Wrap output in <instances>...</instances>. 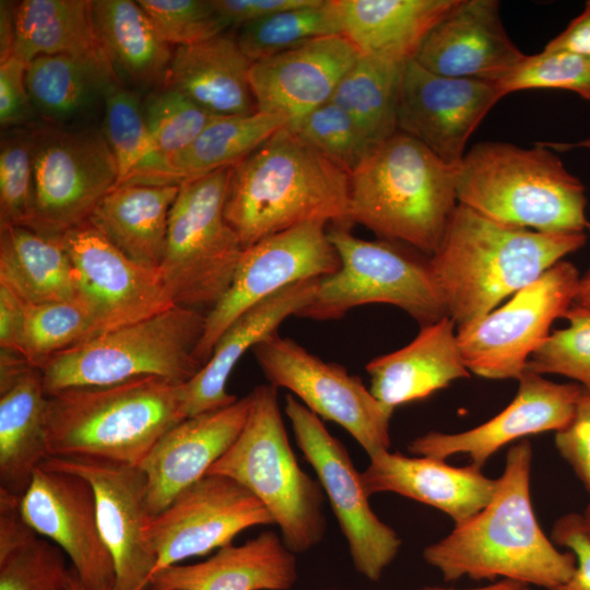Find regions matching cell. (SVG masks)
Returning <instances> with one entry per match:
<instances>
[{
  "label": "cell",
  "instance_id": "obj_1",
  "mask_svg": "<svg viewBox=\"0 0 590 590\" xmlns=\"http://www.w3.org/2000/svg\"><path fill=\"white\" fill-rule=\"evenodd\" d=\"M532 446H511L496 491L474 516L423 551L446 581L509 579L552 589L567 581L576 558L562 552L540 527L531 502Z\"/></svg>",
  "mask_w": 590,
  "mask_h": 590
},
{
  "label": "cell",
  "instance_id": "obj_2",
  "mask_svg": "<svg viewBox=\"0 0 590 590\" xmlns=\"http://www.w3.org/2000/svg\"><path fill=\"white\" fill-rule=\"evenodd\" d=\"M586 240L585 232L512 226L458 203L429 263L447 314L460 329L493 311Z\"/></svg>",
  "mask_w": 590,
  "mask_h": 590
},
{
  "label": "cell",
  "instance_id": "obj_3",
  "mask_svg": "<svg viewBox=\"0 0 590 590\" xmlns=\"http://www.w3.org/2000/svg\"><path fill=\"white\" fill-rule=\"evenodd\" d=\"M350 173L288 127L232 167L224 214L245 248L320 221L350 228Z\"/></svg>",
  "mask_w": 590,
  "mask_h": 590
},
{
  "label": "cell",
  "instance_id": "obj_4",
  "mask_svg": "<svg viewBox=\"0 0 590 590\" xmlns=\"http://www.w3.org/2000/svg\"><path fill=\"white\" fill-rule=\"evenodd\" d=\"M184 384L144 376L47 394L45 433L50 457L140 467L160 438L186 418Z\"/></svg>",
  "mask_w": 590,
  "mask_h": 590
},
{
  "label": "cell",
  "instance_id": "obj_5",
  "mask_svg": "<svg viewBox=\"0 0 590 590\" xmlns=\"http://www.w3.org/2000/svg\"><path fill=\"white\" fill-rule=\"evenodd\" d=\"M458 205L455 167L398 131L350 174V225L432 257Z\"/></svg>",
  "mask_w": 590,
  "mask_h": 590
},
{
  "label": "cell",
  "instance_id": "obj_6",
  "mask_svg": "<svg viewBox=\"0 0 590 590\" xmlns=\"http://www.w3.org/2000/svg\"><path fill=\"white\" fill-rule=\"evenodd\" d=\"M458 203L494 221L538 232H583L586 189L553 150L481 142L455 167Z\"/></svg>",
  "mask_w": 590,
  "mask_h": 590
},
{
  "label": "cell",
  "instance_id": "obj_7",
  "mask_svg": "<svg viewBox=\"0 0 590 590\" xmlns=\"http://www.w3.org/2000/svg\"><path fill=\"white\" fill-rule=\"evenodd\" d=\"M243 429L208 474L234 479L264 506L293 553L320 543L327 530L324 493L298 464L284 427L278 388L256 387Z\"/></svg>",
  "mask_w": 590,
  "mask_h": 590
},
{
  "label": "cell",
  "instance_id": "obj_8",
  "mask_svg": "<svg viewBox=\"0 0 590 590\" xmlns=\"http://www.w3.org/2000/svg\"><path fill=\"white\" fill-rule=\"evenodd\" d=\"M204 322L199 309L176 305L64 350L39 368L46 394L144 376L187 382L203 366L196 349Z\"/></svg>",
  "mask_w": 590,
  "mask_h": 590
},
{
  "label": "cell",
  "instance_id": "obj_9",
  "mask_svg": "<svg viewBox=\"0 0 590 590\" xmlns=\"http://www.w3.org/2000/svg\"><path fill=\"white\" fill-rule=\"evenodd\" d=\"M328 235L340 268L319 280L314 298L298 317L334 320L367 304L396 306L421 327L448 316L429 257L403 244L358 238L343 226L330 225Z\"/></svg>",
  "mask_w": 590,
  "mask_h": 590
},
{
  "label": "cell",
  "instance_id": "obj_10",
  "mask_svg": "<svg viewBox=\"0 0 590 590\" xmlns=\"http://www.w3.org/2000/svg\"><path fill=\"white\" fill-rule=\"evenodd\" d=\"M232 167L179 186L160 272L175 305L209 310L231 285L244 247L224 214Z\"/></svg>",
  "mask_w": 590,
  "mask_h": 590
},
{
  "label": "cell",
  "instance_id": "obj_11",
  "mask_svg": "<svg viewBox=\"0 0 590 590\" xmlns=\"http://www.w3.org/2000/svg\"><path fill=\"white\" fill-rule=\"evenodd\" d=\"M33 214L27 228L60 239L90 221L118 170L102 130L47 125L31 131Z\"/></svg>",
  "mask_w": 590,
  "mask_h": 590
},
{
  "label": "cell",
  "instance_id": "obj_12",
  "mask_svg": "<svg viewBox=\"0 0 590 590\" xmlns=\"http://www.w3.org/2000/svg\"><path fill=\"white\" fill-rule=\"evenodd\" d=\"M579 279L577 268L560 260L502 307L457 329L468 370L487 379L518 380L553 321L570 308Z\"/></svg>",
  "mask_w": 590,
  "mask_h": 590
},
{
  "label": "cell",
  "instance_id": "obj_13",
  "mask_svg": "<svg viewBox=\"0 0 590 590\" xmlns=\"http://www.w3.org/2000/svg\"><path fill=\"white\" fill-rule=\"evenodd\" d=\"M252 353L270 385L291 391L319 418L339 424L368 457L389 450L394 410L378 401L359 377L278 332Z\"/></svg>",
  "mask_w": 590,
  "mask_h": 590
},
{
  "label": "cell",
  "instance_id": "obj_14",
  "mask_svg": "<svg viewBox=\"0 0 590 590\" xmlns=\"http://www.w3.org/2000/svg\"><path fill=\"white\" fill-rule=\"evenodd\" d=\"M285 413L298 448L329 499L355 569L368 580H379L398 555L401 539L374 512L362 472L322 421L291 393L286 394Z\"/></svg>",
  "mask_w": 590,
  "mask_h": 590
},
{
  "label": "cell",
  "instance_id": "obj_15",
  "mask_svg": "<svg viewBox=\"0 0 590 590\" xmlns=\"http://www.w3.org/2000/svg\"><path fill=\"white\" fill-rule=\"evenodd\" d=\"M340 268L328 224L307 222L260 239L244 249L229 287L205 314L196 356L204 365L226 328L241 314L281 290Z\"/></svg>",
  "mask_w": 590,
  "mask_h": 590
},
{
  "label": "cell",
  "instance_id": "obj_16",
  "mask_svg": "<svg viewBox=\"0 0 590 590\" xmlns=\"http://www.w3.org/2000/svg\"><path fill=\"white\" fill-rule=\"evenodd\" d=\"M274 524L260 500L225 475L206 474L178 494L148 524L156 573L232 544L241 531ZM152 578V577H151Z\"/></svg>",
  "mask_w": 590,
  "mask_h": 590
},
{
  "label": "cell",
  "instance_id": "obj_17",
  "mask_svg": "<svg viewBox=\"0 0 590 590\" xmlns=\"http://www.w3.org/2000/svg\"><path fill=\"white\" fill-rule=\"evenodd\" d=\"M93 308L96 337L176 306L160 270L126 256L91 219L60 238Z\"/></svg>",
  "mask_w": 590,
  "mask_h": 590
},
{
  "label": "cell",
  "instance_id": "obj_18",
  "mask_svg": "<svg viewBox=\"0 0 590 590\" xmlns=\"http://www.w3.org/2000/svg\"><path fill=\"white\" fill-rule=\"evenodd\" d=\"M42 465L78 474L92 485L99 530L115 565L114 590L148 589L156 556L146 534L152 515L140 467L57 457H49Z\"/></svg>",
  "mask_w": 590,
  "mask_h": 590
},
{
  "label": "cell",
  "instance_id": "obj_19",
  "mask_svg": "<svg viewBox=\"0 0 590 590\" xmlns=\"http://www.w3.org/2000/svg\"><path fill=\"white\" fill-rule=\"evenodd\" d=\"M21 511L38 535L68 555L86 590H114L115 565L99 530L88 481L40 465L21 498Z\"/></svg>",
  "mask_w": 590,
  "mask_h": 590
},
{
  "label": "cell",
  "instance_id": "obj_20",
  "mask_svg": "<svg viewBox=\"0 0 590 590\" xmlns=\"http://www.w3.org/2000/svg\"><path fill=\"white\" fill-rule=\"evenodd\" d=\"M503 97L494 83L442 76L411 60L400 85L398 131L457 167L469 138Z\"/></svg>",
  "mask_w": 590,
  "mask_h": 590
},
{
  "label": "cell",
  "instance_id": "obj_21",
  "mask_svg": "<svg viewBox=\"0 0 590 590\" xmlns=\"http://www.w3.org/2000/svg\"><path fill=\"white\" fill-rule=\"evenodd\" d=\"M514 400L487 422L460 433L429 432L408 445L411 453L446 460L465 455L481 469L505 445L526 436L564 428L583 391L579 384H556L528 370Z\"/></svg>",
  "mask_w": 590,
  "mask_h": 590
},
{
  "label": "cell",
  "instance_id": "obj_22",
  "mask_svg": "<svg viewBox=\"0 0 590 590\" xmlns=\"http://www.w3.org/2000/svg\"><path fill=\"white\" fill-rule=\"evenodd\" d=\"M358 57L356 48L339 34L252 62L249 82L257 110L282 116L293 128L331 99Z\"/></svg>",
  "mask_w": 590,
  "mask_h": 590
},
{
  "label": "cell",
  "instance_id": "obj_23",
  "mask_svg": "<svg viewBox=\"0 0 590 590\" xmlns=\"http://www.w3.org/2000/svg\"><path fill=\"white\" fill-rule=\"evenodd\" d=\"M526 57L507 35L496 0H458L414 59L442 76L498 83Z\"/></svg>",
  "mask_w": 590,
  "mask_h": 590
},
{
  "label": "cell",
  "instance_id": "obj_24",
  "mask_svg": "<svg viewBox=\"0 0 590 590\" xmlns=\"http://www.w3.org/2000/svg\"><path fill=\"white\" fill-rule=\"evenodd\" d=\"M249 408L248 393L227 406L182 420L160 438L140 464L152 516L208 474L236 440Z\"/></svg>",
  "mask_w": 590,
  "mask_h": 590
},
{
  "label": "cell",
  "instance_id": "obj_25",
  "mask_svg": "<svg viewBox=\"0 0 590 590\" xmlns=\"http://www.w3.org/2000/svg\"><path fill=\"white\" fill-rule=\"evenodd\" d=\"M42 371L17 353L0 356V492L22 498L50 457Z\"/></svg>",
  "mask_w": 590,
  "mask_h": 590
},
{
  "label": "cell",
  "instance_id": "obj_26",
  "mask_svg": "<svg viewBox=\"0 0 590 590\" xmlns=\"http://www.w3.org/2000/svg\"><path fill=\"white\" fill-rule=\"evenodd\" d=\"M362 479L369 497L394 493L442 511L455 526L484 508L497 487V479L472 464L457 468L446 460L389 450L369 457Z\"/></svg>",
  "mask_w": 590,
  "mask_h": 590
},
{
  "label": "cell",
  "instance_id": "obj_27",
  "mask_svg": "<svg viewBox=\"0 0 590 590\" xmlns=\"http://www.w3.org/2000/svg\"><path fill=\"white\" fill-rule=\"evenodd\" d=\"M294 283L252 306L222 333L201 369L182 385V412L191 417L234 403L226 385L234 367L248 351L276 333L281 323L309 305L319 280Z\"/></svg>",
  "mask_w": 590,
  "mask_h": 590
},
{
  "label": "cell",
  "instance_id": "obj_28",
  "mask_svg": "<svg viewBox=\"0 0 590 590\" xmlns=\"http://www.w3.org/2000/svg\"><path fill=\"white\" fill-rule=\"evenodd\" d=\"M298 577L293 553L273 531L220 548L206 560L174 565L150 579V590H290Z\"/></svg>",
  "mask_w": 590,
  "mask_h": 590
},
{
  "label": "cell",
  "instance_id": "obj_29",
  "mask_svg": "<svg viewBox=\"0 0 590 590\" xmlns=\"http://www.w3.org/2000/svg\"><path fill=\"white\" fill-rule=\"evenodd\" d=\"M449 316L421 327L405 346L373 358L365 367L371 394L386 406L422 400L456 379L470 377Z\"/></svg>",
  "mask_w": 590,
  "mask_h": 590
},
{
  "label": "cell",
  "instance_id": "obj_30",
  "mask_svg": "<svg viewBox=\"0 0 590 590\" xmlns=\"http://www.w3.org/2000/svg\"><path fill=\"white\" fill-rule=\"evenodd\" d=\"M251 64L236 36L224 32L178 46L163 86L179 91L214 115H249L257 111L249 82Z\"/></svg>",
  "mask_w": 590,
  "mask_h": 590
},
{
  "label": "cell",
  "instance_id": "obj_31",
  "mask_svg": "<svg viewBox=\"0 0 590 590\" xmlns=\"http://www.w3.org/2000/svg\"><path fill=\"white\" fill-rule=\"evenodd\" d=\"M458 0H335L341 35L362 56L414 60L430 31Z\"/></svg>",
  "mask_w": 590,
  "mask_h": 590
},
{
  "label": "cell",
  "instance_id": "obj_32",
  "mask_svg": "<svg viewBox=\"0 0 590 590\" xmlns=\"http://www.w3.org/2000/svg\"><path fill=\"white\" fill-rule=\"evenodd\" d=\"M176 185L123 184L102 199L92 220L134 262L160 270Z\"/></svg>",
  "mask_w": 590,
  "mask_h": 590
},
{
  "label": "cell",
  "instance_id": "obj_33",
  "mask_svg": "<svg viewBox=\"0 0 590 590\" xmlns=\"http://www.w3.org/2000/svg\"><path fill=\"white\" fill-rule=\"evenodd\" d=\"M0 285L25 304L83 295L76 270L61 240L15 225L0 226Z\"/></svg>",
  "mask_w": 590,
  "mask_h": 590
},
{
  "label": "cell",
  "instance_id": "obj_34",
  "mask_svg": "<svg viewBox=\"0 0 590 590\" xmlns=\"http://www.w3.org/2000/svg\"><path fill=\"white\" fill-rule=\"evenodd\" d=\"M119 81L105 55L39 56L26 64L25 84L34 108L49 125L63 127L86 115L109 84Z\"/></svg>",
  "mask_w": 590,
  "mask_h": 590
},
{
  "label": "cell",
  "instance_id": "obj_35",
  "mask_svg": "<svg viewBox=\"0 0 590 590\" xmlns=\"http://www.w3.org/2000/svg\"><path fill=\"white\" fill-rule=\"evenodd\" d=\"M288 127L279 115L215 116L197 139L170 157L149 185H176L237 165L276 132Z\"/></svg>",
  "mask_w": 590,
  "mask_h": 590
},
{
  "label": "cell",
  "instance_id": "obj_36",
  "mask_svg": "<svg viewBox=\"0 0 590 590\" xmlns=\"http://www.w3.org/2000/svg\"><path fill=\"white\" fill-rule=\"evenodd\" d=\"M98 43L114 71L134 84L164 82L173 52L138 1H92Z\"/></svg>",
  "mask_w": 590,
  "mask_h": 590
},
{
  "label": "cell",
  "instance_id": "obj_37",
  "mask_svg": "<svg viewBox=\"0 0 590 590\" xmlns=\"http://www.w3.org/2000/svg\"><path fill=\"white\" fill-rule=\"evenodd\" d=\"M13 16L12 57L26 64L39 56L105 55L94 27L92 1L23 0L14 2Z\"/></svg>",
  "mask_w": 590,
  "mask_h": 590
},
{
  "label": "cell",
  "instance_id": "obj_38",
  "mask_svg": "<svg viewBox=\"0 0 590 590\" xmlns=\"http://www.w3.org/2000/svg\"><path fill=\"white\" fill-rule=\"evenodd\" d=\"M404 64L359 55L330 99L355 121L373 148L398 132Z\"/></svg>",
  "mask_w": 590,
  "mask_h": 590
},
{
  "label": "cell",
  "instance_id": "obj_39",
  "mask_svg": "<svg viewBox=\"0 0 590 590\" xmlns=\"http://www.w3.org/2000/svg\"><path fill=\"white\" fill-rule=\"evenodd\" d=\"M339 34L335 0H310L240 26L236 38L246 57L256 62L315 38Z\"/></svg>",
  "mask_w": 590,
  "mask_h": 590
},
{
  "label": "cell",
  "instance_id": "obj_40",
  "mask_svg": "<svg viewBox=\"0 0 590 590\" xmlns=\"http://www.w3.org/2000/svg\"><path fill=\"white\" fill-rule=\"evenodd\" d=\"M21 355L40 368L50 357L96 337V319L84 295L42 304H25Z\"/></svg>",
  "mask_w": 590,
  "mask_h": 590
},
{
  "label": "cell",
  "instance_id": "obj_41",
  "mask_svg": "<svg viewBox=\"0 0 590 590\" xmlns=\"http://www.w3.org/2000/svg\"><path fill=\"white\" fill-rule=\"evenodd\" d=\"M143 107L153 155L148 167L128 184L149 185L166 162L189 146L217 116L179 91L164 86L150 95Z\"/></svg>",
  "mask_w": 590,
  "mask_h": 590
},
{
  "label": "cell",
  "instance_id": "obj_42",
  "mask_svg": "<svg viewBox=\"0 0 590 590\" xmlns=\"http://www.w3.org/2000/svg\"><path fill=\"white\" fill-rule=\"evenodd\" d=\"M103 134L114 155L118 181L130 182L148 167L153 145L139 95L119 81L108 85L104 94Z\"/></svg>",
  "mask_w": 590,
  "mask_h": 590
},
{
  "label": "cell",
  "instance_id": "obj_43",
  "mask_svg": "<svg viewBox=\"0 0 590 590\" xmlns=\"http://www.w3.org/2000/svg\"><path fill=\"white\" fill-rule=\"evenodd\" d=\"M505 96L529 88H560L590 102V57L567 50H544L527 56L495 84Z\"/></svg>",
  "mask_w": 590,
  "mask_h": 590
},
{
  "label": "cell",
  "instance_id": "obj_44",
  "mask_svg": "<svg viewBox=\"0 0 590 590\" xmlns=\"http://www.w3.org/2000/svg\"><path fill=\"white\" fill-rule=\"evenodd\" d=\"M291 129L350 174L373 149L355 121L331 101Z\"/></svg>",
  "mask_w": 590,
  "mask_h": 590
},
{
  "label": "cell",
  "instance_id": "obj_45",
  "mask_svg": "<svg viewBox=\"0 0 590 590\" xmlns=\"http://www.w3.org/2000/svg\"><path fill=\"white\" fill-rule=\"evenodd\" d=\"M563 318L569 326L548 335L527 362L526 370L562 375L590 391V314L570 307Z\"/></svg>",
  "mask_w": 590,
  "mask_h": 590
},
{
  "label": "cell",
  "instance_id": "obj_46",
  "mask_svg": "<svg viewBox=\"0 0 590 590\" xmlns=\"http://www.w3.org/2000/svg\"><path fill=\"white\" fill-rule=\"evenodd\" d=\"M70 576L63 551L40 535L0 556V590H69Z\"/></svg>",
  "mask_w": 590,
  "mask_h": 590
},
{
  "label": "cell",
  "instance_id": "obj_47",
  "mask_svg": "<svg viewBox=\"0 0 590 590\" xmlns=\"http://www.w3.org/2000/svg\"><path fill=\"white\" fill-rule=\"evenodd\" d=\"M34 203V163L31 131H17L1 141L0 226L27 227Z\"/></svg>",
  "mask_w": 590,
  "mask_h": 590
},
{
  "label": "cell",
  "instance_id": "obj_48",
  "mask_svg": "<svg viewBox=\"0 0 590 590\" xmlns=\"http://www.w3.org/2000/svg\"><path fill=\"white\" fill-rule=\"evenodd\" d=\"M138 3L168 45H191L229 27L212 0H138Z\"/></svg>",
  "mask_w": 590,
  "mask_h": 590
},
{
  "label": "cell",
  "instance_id": "obj_49",
  "mask_svg": "<svg viewBox=\"0 0 590 590\" xmlns=\"http://www.w3.org/2000/svg\"><path fill=\"white\" fill-rule=\"evenodd\" d=\"M555 447L590 495V391L583 389L570 422L555 433Z\"/></svg>",
  "mask_w": 590,
  "mask_h": 590
},
{
  "label": "cell",
  "instance_id": "obj_50",
  "mask_svg": "<svg viewBox=\"0 0 590 590\" xmlns=\"http://www.w3.org/2000/svg\"><path fill=\"white\" fill-rule=\"evenodd\" d=\"M551 540L575 555L576 568L567 581L548 590H590V538L586 533L581 514H567L558 518L553 526Z\"/></svg>",
  "mask_w": 590,
  "mask_h": 590
},
{
  "label": "cell",
  "instance_id": "obj_51",
  "mask_svg": "<svg viewBox=\"0 0 590 590\" xmlns=\"http://www.w3.org/2000/svg\"><path fill=\"white\" fill-rule=\"evenodd\" d=\"M26 63L15 57L0 62V123L19 127L33 118L34 108L25 84Z\"/></svg>",
  "mask_w": 590,
  "mask_h": 590
},
{
  "label": "cell",
  "instance_id": "obj_52",
  "mask_svg": "<svg viewBox=\"0 0 590 590\" xmlns=\"http://www.w3.org/2000/svg\"><path fill=\"white\" fill-rule=\"evenodd\" d=\"M221 17L231 27H239L276 12L307 4L310 0H212Z\"/></svg>",
  "mask_w": 590,
  "mask_h": 590
},
{
  "label": "cell",
  "instance_id": "obj_53",
  "mask_svg": "<svg viewBox=\"0 0 590 590\" xmlns=\"http://www.w3.org/2000/svg\"><path fill=\"white\" fill-rule=\"evenodd\" d=\"M24 326V303L0 285V349L21 355Z\"/></svg>",
  "mask_w": 590,
  "mask_h": 590
},
{
  "label": "cell",
  "instance_id": "obj_54",
  "mask_svg": "<svg viewBox=\"0 0 590 590\" xmlns=\"http://www.w3.org/2000/svg\"><path fill=\"white\" fill-rule=\"evenodd\" d=\"M544 50H567L590 57V0L582 12L545 45Z\"/></svg>",
  "mask_w": 590,
  "mask_h": 590
},
{
  "label": "cell",
  "instance_id": "obj_55",
  "mask_svg": "<svg viewBox=\"0 0 590 590\" xmlns=\"http://www.w3.org/2000/svg\"><path fill=\"white\" fill-rule=\"evenodd\" d=\"M14 2L1 1L0 4V62L12 57L14 40Z\"/></svg>",
  "mask_w": 590,
  "mask_h": 590
},
{
  "label": "cell",
  "instance_id": "obj_56",
  "mask_svg": "<svg viewBox=\"0 0 590 590\" xmlns=\"http://www.w3.org/2000/svg\"><path fill=\"white\" fill-rule=\"evenodd\" d=\"M587 228L590 231V222H588ZM570 307L590 314V270L579 279Z\"/></svg>",
  "mask_w": 590,
  "mask_h": 590
},
{
  "label": "cell",
  "instance_id": "obj_57",
  "mask_svg": "<svg viewBox=\"0 0 590 590\" xmlns=\"http://www.w3.org/2000/svg\"><path fill=\"white\" fill-rule=\"evenodd\" d=\"M417 590H531V587L522 582H518V581H514L509 579H500L496 581L495 583L484 586V587H479V588H471V589L426 587V588H422Z\"/></svg>",
  "mask_w": 590,
  "mask_h": 590
},
{
  "label": "cell",
  "instance_id": "obj_58",
  "mask_svg": "<svg viewBox=\"0 0 590 590\" xmlns=\"http://www.w3.org/2000/svg\"><path fill=\"white\" fill-rule=\"evenodd\" d=\"M543 145L555 151V152H565L573 149H590V137L575 143H554V142H543Z\"/></svg>",
  "mask_w": 590,
  "mask_h": 590
},
{
  "label": "cell",
  "instance_id": "obj_59",
  "mask_svg": "<svg viewBox=\"0 0 590 590\" xmlns=\"http://www.w3.org/2000/svg\"><path fill=\"white\" fill-rule=\"evenodd\" d=\"M69 590H86L81 583L73 568H71Z\"/></svg>",
  "mask_w": 590,
  "mask_h": 590
},
{
  "label": "cell",
  "instance_id": "obj_60",
  "mask_svg": "<svg viewBox=\"0 0 590 590\" xmlns=\"http://www.w3.org/2000/svg\"><path fill=\"white\" fill-rule=\"evenodd\" d=\"M581 516H582V522H583L586 533L590 538V505L587 506V508L585 509L583 514H581Z\"/></svg>",
  "mask_w": 590,
  "mask_h": 590
},
{
  "label": "cell",
  "instance_id": "obj_61",
  "mask_svg": "<svg viewBox=\"0 0 590 590\" xmlns=\"http://www.w3.org/2000/svg\"><path fill=\"white\" fill-rule=\"evenodd\" d=\"M321 590H341V589L330 588V589H321Z\"/></svg>",
  "mask_w": 590,
  "mask_h": 590
},
{
  "label": "cell",
  "instance_id": "obj_62",
  "mask_svg": "<svg viewBox=\"0 0 590 590\" xmlns=\"http://www.w3.org/2000/svg\"><path fill=\"white\" fill-rule=\"evenodd\" d=\"M145 590H150V589L148 588V589H145Z\"/></svg>",
  "mask_w": 590,
  "mask_h": 590
}]
</instances>
